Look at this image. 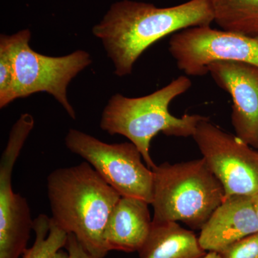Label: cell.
<instances>
[{
	"instance_id": "obj_1",
	"label": "cell",
	"mask_w": 258,
	"mask_h": 258,
	"mask_svg": "<svg viewBox=\"0 0 258 258\" xmlns=\"http://www.w3.org/2000/svg\"><path fill=\"white\" fill-rule=\"evenodd\" d=\"M213 22L212 0H189L169 8L121 0L111 5L93 33L103 42L115 74L122 77L132 74L139 57L154 42L184 29L210 26Z\"/></svg>"
},
{
	"instance_id": "obj_2",
	"label": "cell",
	"mask_w": 258,
	"mask_h": 258,
	"mask_svg": "<svg viewBox=\"0 0 258 258\" xmlns=\"http://www.w3.org/2000/svg\"><path fill=\"white\" fill-rule=\"evenodd\" d=\"M52 220L95 258L108 253L103 233L121 196L86 161L59 168L47 178Z\"/></svg>"
},
{
	"instance_id": "obj_3",
	"label": "cell",
	"mask_w": 258,
	"mask_h": 258,
	"mask_svg": "<svg viewBox=\"0 0 258 258\" xmlns=\"http://www.w3.org/2000/svg\"><path fill=\"white\" fill-rule=\"evenodd\" d=\"M189 78L181 76L152 94L128 98L119 93L110 98L102 113L100 127L111 134L124 136L142 154L149 169L156 164L149 153L151 141L159 133L176 137H192L206 116L184 114L181 118L169 111L171 102L191 88Z\"/></svg>"
},
{
	"instance_id": "obj_4",
	"label": "cell",
	"mask_w": 258,
	"mask_h": 258,
	"mask_svg": "<svg viewBox=\"0 0 258 258\" xmlns=\"http://www.w3.org/2000/svg\"><path fill=\"white\" fill-rule=\"evenodd\" d=\"M151 205L153 222H181L201 230L225 199L221 183L203 158L156 166Z\"/></svg>"
},
{
	"instance_id": "obj_5",
	"label": "cell",
	"mask_w": 258,
	"mask_h": 258,
	"mask_svg": "<svg viewBox=\"0 0 258 258\" xmlns=\"http://www.w3.org/2000/svg\"><path fill=\"white\" fill-rule=\"evenodd\" d=\"M30 38L28 29L0 36L8 46L14 67L15 99L46 92L62 105L71 118L76 119V112L68 99L67 88L72 79L91 64V55L84 50H76L62 57L41 55L30 47Z\"/></svg>"
},
{
	"instance_id": "obj_6",
	"label": "cell",
	"mask_w": 258,
	"mask_h": 258,
	"mask_svg": "<svg viewBox=\"0 0 258 258\" xmlns=\"http://www.w3.org/2000/svg\"><path fill=\"white\" fill-rule=\"evenodd\" d=\"M66 147L82 157L121 197L152 203L154 172L144 165L132 142L107 144L76 129L64 138Z\"/></svg>"
},
{
	"instance_id": "obj_7",
	"label": "cell",
	"mask_w": 258,
	"mask_h": 258,
	"mask_svg": "<svg viewBox=\"0 0 258 258\" xmlns=\"http://www.w3.org/2000/svg\"><path fill=\"white\" fill-rule=\"evenodd\" d=\"M209 169L221 183L225 198L258 194V152L236 135L213 124L208 117L192 136Z\"/></svg>"
},
{
	"instance_id": "obj_8",
	"label": "cell",
	"mask_w": 258,
	"mask_h": 258,
	"mask_svg": "<svg viewBox=\"0 0 258 258\" xmlns=\"http://www.w3.org/2000/svg\"><path fill=\"white\" fill-rule=\"evenodd\" d=\"M169 51L186 76L208 74V66L220 61H239L258 67V37L197 26L171 35Z\"/></svg>"
},
{
	"instance_id": "obj_9",
	"label": "cell",
	"mask_w": 258,
	"mask_h": 258,
	"mask_svg": "<svg viewBox=\"0 0 258 258\" xmlns=\"http://www.w3.org/2000/svg\"><path fill=\"white\" fill-rule=\"evenodd\" d=\"M34 125L32 115L24 113L20 116L11 129L0 159V258L23 255L33 230L28 201L13 191L12 174Z\"/></svg>"
},
{
	"instance_id": "obj_10",
	"label": "cell",
	"mask_w": 258,
	"mask_h": 258,
	"mask_svg": "<svg viewBox=\"0 0 258 258\" xmlns=\"http://www.w3.org/2000/svg\"><path fill=\"white\" fill-rule=\"evenodd\" d=\"M215 82L232 98L231 114L236 136L258 149V67L239 61H220L208 66Z\"/></svg>"
},
{
	"instance_id": "obj_11",
	"label": "cell",
	"mask_w": 258,
	"mask_h": 258,
	"mask_svg": "<svg viewBox=\"0 0 258 258\" xmlns=\"http://www.w3.org/2000/svg\"><path fill=\"white\" fill-rule=\"evenodd\" d=\"M258 232L252 197L233 195L212 214L199 236L205 251L220 254L236 242Z\"/></svg>"
},
{
	"instance_id": "obj_12",
	"label": "cell",
	"mask_w": 258,
	"mask_h": 258,
	"mask_svg": "<svg viewBox=\"0 0 258 258\" xmlns=\"http://www.w3.org/2000/svg\"><path fill=\"white\" fill-rule=\"evenodd\" d=\"M149 204L144 200L121 197L112 210L103 233L108 252H139L152 227Z\"/></svg>"
},
{
	"instance_id": "obj_13",
	"label": "cell",
	"mask_w": 258,
	"mask_h": 258,
	"mask_svg": "<svg viewBox=\"0 0 258 258\" xmlns=\"http://www.w3.org/2000/svg\"><path fill=\"white\" fill-rule=\"evenodd\" d=\"M139 258H203L206 251L192 232L176 222H152Z\"/></svg>"
},
{
	"instance_id": "obj_14",
	"label": "cell",
	"mask_w": 258,
	"mask_h": 258,
	"mask_svg": "<svg viewBox=\"0 0 258 258\" xmlns=\"http://www.w3.org/2000/svg\"><path fill=\"white\" fill-rule=\"evenodd\" d=\"M214 22L222 30L258 37V0H212Z\"/></svg>"
},
{
	"instance_id": "obj_15",
	"label": "cell",
	"mask_w": 258,
	"mask_h": 258,
	"mask_svg": "<svg viewBox=\"0 0 258 258\" xmlns=\"http://www.w3.org/2000/svg\"><path fill=\"white\" fill-rule=\"evenodd\" d=\"M35 242L25 249L23 258H69V252L62 250L67 243L69 234L56 225L52 218L40 214L34 220Z\"/></svg>"
},
{
	"instance_id": "obj_16",
	"label": "cell",
	"mask_w": 258,
	"mask_h": 258,
	"mask_svg": "<svg viewBox=\"0 0 258 258\" xmlns=\"http://www.w3.org/2000/svg\"><path fill=\"white\" fill-rule=\"evenodd\" d=\"M15 71L6 43L0 39V108L15 100Z\"/></svg>"
},
{
	"instance_id": "obj_17",
	"label": "cell",
	"mask_w": 258,
	"mask_h": 258,
	"mask_svg": "<svg viewBox=\"0 0 258 258\" xmlns=\"http://www.w3.org/2000/svg\"><path fill=\"white\" fill-rule=\"evenodd\" d=\"M220 254L221 258H258V232L237 241Z\"/></svg>"
},
{
	"instance_id": "obj_18",
	"label": "cell",
	"mask_w": 258,
	"mask_h": 258,
	"mask_svg": "<svg viewBox=\"0 0 258 258\" xmlns=\"http://www.w3.org/2000/svg\"><path fill=\"white\" fill-rule=\"evenodd\" d=\"M64 247L69 252V258H95L88 253L74 234H69V238Z\"/></svg>"
},
{
	"instance_id": "obj_19",
	"label": "cell",
	"mask_w": 258,
	"mask_h": 258,
	"mask_svg": "<svg viewBox=\"0 0 258 258\" xmlns=\"http://www.w3.org/2000/svg\"><path fill=\"white\" fill-rule=\"evenodd\" d=\"M252 203H253L254 210L258 218V194L255 196L252 197Z\"/></svg>"
},
{
	"instance_id": "obj_20",
	"label": "cell",
	"mask_w": 258,
	"mask_h": 258,
	"mask_svg": "<svg viewBox=\"0 0 258 258\" xmlns=\"http://www.w3.org/2000/svg\"><path fill=\"white\" fill-rule=\"evenodd\" d=\"M203 258H221V256L217 252H209Z\"/></svg>"
}]
</instances>
